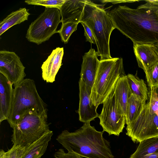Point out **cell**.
Returning a JSON list of instances; mask_svg holds the SVG:
<instances>
[{
    "mask_svg": "<svg viewBox=\"0 0 158 158\" xmlns=\"http://www.w3.org/2000/svg\"><path fill=\"white\" fill-rule=\"evenodd\" d=\"M107 12L115 28L133 44L158 43V16L152 10L119 6Z\"/></svg>",
    "mask_w": 158,
    "mask_h": 158,
    "instance_id": "obj_1",
    "label": "cell"
},
{
    "mask_svg": "<svg viewBox=\"0 0 158 158\" xmlns=\"http://www.w3.org/2000/svg\"><path fill=\"white\" fill-rule=\"evenodd\" d=\"M104 131H97L90 122L84 123L73 132L64 130L57 140L68 152L87 158H114L110 142L103 136Z\"/></svg>",
    "mask_w": 158,
    "mask_h": 158,
    "instance_id": "obj_2",
    "label": "cell"
},
{
    "mask_svg": "<svg viewBox=\"0 0 158 158\" xmlns=\"http://www.w3.org/2000/svg\"><path fill=\"white\" fill-rule=\"evenodd\" d=\"M81 22L85 23L91 30L100 60L112 58L110 53V39L115 28L107 12L98 5L86 0Z\"/></svg>",
    "mask_w": 158,
    "mask_h": 158,
    "instance_id": "obj_3",
    "label": "cell"
},
{
    "mask_svg": "<svg viewBox=\"0 0 158 158\" xmlns=\"http://www.w3.org/2000/svg\"><path fill=\"white\" fill-rule=\"evenodd\" d=\"M31 109L47 114V105L37 92L34 81L26 78L15 86L12 105L7 119L13 128L19 121Z\"/></svg>",
    "mask_w": 158,
    "mask_h": 158,
    "instance_id": "obj_4",
    "label": "cell"
},
{
    "mask_svg": "<svg viewBox=\"0 0 158 158\" xmlns=\"http://www.w3.org/2000/svg\"><path fill=\"white\" fill-rule=\"evenodd\" d=\"M126 75L122 58L100 60L90 95L93 104L97 108L102 104L118 79Z\"/></svg>",
    "mask_w": 158,
    "mask_h": 158,
    "instance_id": "obj_5",
    "label": "cell"
},
{
    "mask_svg": "<svg viewBox=\"0 0 158 158\" xmlns=\"http://www.w3.org/2000/svg\"><path fill=\"white\" fill-rule=\"evenodd\" d=\"M126 134L134 143L158 136V98L148 93V100L137 118L127 125Z\"/></svg>",
    "mask_w": 158,
    "mask_h": 158,
    "instance_id": "obj_6",
    "label": "cell"
},
{
    "mask_svg": "<svg viewBox=\"0 0 158 158\" xmlns=\"http://www.w3.org/2000/svg\"><path fill=\"white\" fill-rule=\"evenodd\" d=\"M47 114L31 109L26 113L13 128V145L25 147L39 139L50 131Z\"/></svg>",
    "mask_w": 158,
    "mask_h": 158,
    "instance_id": "obj_7",
    "label": "cell"
},
{
    "mask_svg": "<svg viewBox=\"0 0 158 158\" xmlns=\"http://www.w3.org/2000/svg\"><path fill=\"white\" fill-rule=\"evenodd\" d=\"M61 17L59 9L45 7L44 11L29 25L26 38L29 41L38 45L48 40L57 33Z\"/></svg>",
    "mask_w": 158,
    "mask_h": 158,
    "instance_id": "obj_8",
    "label": "cell"
},
{
    "mask_svg": "<svg viewBox=\"0 0 158 158\" xmlns=\"http://www.w3.org/2000/svg\"><path fill=\"white\" fill-rule=\"evenodd\" d=\"M114 88L103 102L102 109L98 117L103 131L107 132L109 135L119 136L123 132L126 120L116 100Z\"/></svg>",
    "mask_w": 158,
    "mask_h": 158,
    "instance_id": "obj_9",
    "label": "cell"
},
{
    "mask_svg": "<svg viewBox=\"0 0 158 158\" xmlns=\"http://www.w3.org/2000/svg\"><path fill=\"white\" fill-rule=\"evenodd\" d=\"M25 69L20 58L15 52L0 51V73L14 86L24 79Z\"/></svg>",
    "mask_w": 158,
    "mask_h": 158,
    "instance_id": "obj_10",
    "label": "cell"
},
{
    "mask_svg": "<svg viewBox=\"0 0 158 158\" xmlns=\"http://www.w3.org/2000/svg\"><path fill=\"white\" fill-rule=\"evenodd\" d=\"M98 56L97 52L91 48L82 57L80 78L84 82L86 90L90 95L100 63Z\"/></svg>",
    "mask_w": 158,
    "mask_h": 158,
    "instance_id": "obj_11",
    "label": "cell"
},
{
    "mask_svg": "<svg viewBox=\"0 0 158 158\" xmlns=\"http://www.w3.org/2000/svg\"><path fill=\"white\" fill-rule=\"evenodd\" d=\"M79 104L78 112L79 120L84 123L90 122L98 117L96 107L93 104L90 95L87 92L85 84L80 78L79 81Z\"/></svg>",
    "mask_w": 158,
    "mask_h": 158,
    "instance_id": "obj_12",
    "label": "cell"
},
{
    "mask_svg": "<svg viewBox=\"0 0 158 158\" xmlns=\"http://www.w3.org/2000/svg\"><path fill=\"white\" fill-rule=\"evenodd\" d=\"M133 44V50L139 67L146 72L158 62L154 44Z\"/></svg>",
    "mask_w": 158,
    "mask_h": 158,
    "instance_id": "obj_13",
    "label": "cell"
},
{
    "mask_svg": "<svg viewBox=\"0 0 158 158\" xmlns=\"http://www.w3.org/2000/svg\"><path fill=\"white\" fill-rule=\"evenodd\" d=\"M64 53L63 48L57 47L54 49L42 65V78L47 83H53L62 65Z\"/></svg>",
    "mask_w": 158,
    "mask_h": 158,
    "instance_id": "obj_14",
    "label": "cell"
},
{
    "mask_svg": "<svg viewBox=\"0 0 158 158\" xmlns=\"http://www.w3.org/2000/svg\"><path fill=\"white\" fill-rule=\"evenodd\" d=\"M12 84L0 73V123L7 120L11 109L14 89Z\"/></svg>",
    "mask_w": 158,
    "mask_h": 158,
    "instance_id": "obj_15",
    "label": "cell"
},
{
    "mask_svg": "<svg viewBox=\"0 0 158 158\" xmlns=\"http://www.w3.org/2000/svg\"><path fill=\"white\" fill-rule=\"evenodd\" d=\"M86 0H65L60 10L61 23L78 24L81 21Z\"/></svg>",
    "mask_w": 158,
    "mask_h": 158,
    "instance_id": "obj_16",
    "label": "cell"
},
{
    "mask_svg": "<svg viewBox=\"0 0 158 158\" xmlns=\"http://www.w3.org/2000/svg\"><path fill=\"white\" fill-rule=\"evenodd\" d=\"M53 132L50 130L33 143L25 148L21 158H41L51 139Z\"/></svg>",
    "mask_w": 158,
    "mask_h": 158,
    "instance_id": "obj_17",
    "label": "cell"
},
{
    "mask_svg": "<svg viewBox=\"0 0 158 158\" xmlns=\"http://www.w3.org/2000/svg\"><path fill=\"white\" fill-rule=\"evenodd\" d=\"M132 94L127 75L120 77L115 85L114 94L117 103L125 117L127 102Z\"/></svg>",
    "mask_w": 158,
    "mask_h": 158,
    "instance_id": "obj_18",
    "label": "cell"
},
{
    "mask_svg": "<svg viewBox=\"0 0 158 158\" xmlns=\"http://www.w3.org/2000/svg\"><path fill=\"white\" fill-rule=\"evenodd\" d=\"M30 14L25 8L11 13L0 23V35L13 26L27 20Z\"/></svg>",
    "mask_w": 158,
    "mask_h": 158,
    "instance_id": "obj_19",
    "label": "cell"
},
{
    "mask_svg": "<svg viewBox=\"0 0 158 158\" xmlns=\"http://www.w3.org/2000/svg\"><path fill=\"white\" fill-rule=\"evenodd\" d=\"M146 101L132 94L128 100L127 105L126 120L127 125L136 119L145 106Z\"/></svg>",
    "mask_w": 158,
    "mask_h": 158,
    "instance_id": "obj_20",
    "label": "cell"
},
{
    "mask_svg": "<svg viewBox=\"0 0 158 158\" xmlns=\"http://www.w3.org/2000/svg\"><path fill=\"white\" fill-rule=\"evenodd\" d=\"M158 152V136L142 140L135 152L129 158H141L149 154Z\"/></svg>",
    "mask_w": 158,
    "mask_h": 158,
    "instance_id": "obj_21",
    "label": "cell"
},
{
    "mask_svg": "<svg viewBox=\"0 0 158 158\" xmlns=\"http://www.w3.org/2000/svg\"><path fill=\"white\" fill-rule=\"evenodd\" d=\"M127 76L132 94L147 101L148 90L143 80L139 79L136 75L128 74Z\"/></svg>",
    "mask_w": 158,
    "mask_h": 158,
    "instance_id": "obj_22",
    "label": "cell"
},
{
    "mask_svg": "<svg viewBox=\"0 0 158 158\" xmlns=\"http://www.w3.org/2000/svg\"><path fill=\"white\" fill-rule=\"evenodd\" d=\"M78 24L72 22L62 23L60 29L57 31L61 40L64 44L68 43L72 34L77 30Z\"/></svg>",
    "mask_w": 158,
    "mask_h": 158,
    "instance_id": "obj_23",
    "label": "cell"
},
{
    "mask_svg": "<svg viewBox=\"0 0 158 158\" xmlns=\"http://www.w3.org/2000/svg\"><path fill=\"white\" fill-rule=\"evenodd\" d=\"M65 0H29L25 2L29 5L42 6L46 8H56L60 10Z\"/></svg>",
    "mask_w": 158,
    "mask_h": 158,
    "instance_id": "obj_24",
    "label": "cell"
},
{
    "mask_svg": "<svg viewBox=\"0 0 158 158\" xmlns=\"http://www.w3.org/2000/svg\"><path fill=\"white\" fill-rule=\"evenodd\" d=\"M145 73L149 87L158 88V62Z\"/></svg>",
    "mask_w": 158,
    "mask_h": 158,
    "instance_id": "obj_25",
    "label": "cell"
},
{
    "mask_svg": "<svg viewBox=\"0 0 158 158\" xmlns=\"http://www.w3.org/2000/svg\"><path fill=\"white\" fill-rule=\"evenodd\" d=\"M25 148L13 145L7 152L1 149L0 158H21L24 153Z\"/></svg>",
    "mask_w": 158,
    "mask_h": 158,
    "instance_id": "obj_26",
    "label": "cell"
},
{
    "mask_svg": "<svg viewBox=\"0 0 158 158\" xmlns=\"http://www.w3.org/2000/svg\"><path fill=\"white\" fill-rule=\"evenodd\" d=\"M54 156L55 158H82V156L74 152H65L62 148L56 152Z\"/></svg>",
    "mask_w": 158,
    "mask_h": 158,
    "instance_id": "obj_27",
    "label": "cell"
},
{
    "mask_svg": "<svg viewBox=\"0 0 158 158\" xmlns=\"http://www.w3.org/2000/svg\"><path fill=\"white\" fill-rule=\"evenodd\" d=\"M81 23L84 29V35L86 41L91 44H96V42L92 32L89 28L84 23L81 22Z\"/></svg>",
    "mask_w": 158,
    "mask_h": 158,
    "instance_id": "obj_28",
    "label": "cell"
},
{
    "mask_svg": "<svg viewBox=\"0 0 158 158\" xmlns=\"http://www.w3.org/2000/svg\"><path fill=\"white\" fill-rule=\"evenodd\" d=\"M146 3L140 5L137 8L148 9L153 11L158 16V5L151 3L147 1H145Z\"/></svg>",
    "mask_w": 158,
    "mask_h": 158,
    "instance_id": "obj_29",
    "label": "cell"
},
{
    "mask_svg": "<svg viewBox=\"0 0 158 158\" xmlns=\"http://www.w3.org/2000/svg\"><path fill=\"white\" fill-rule=\"evenodd\" d=\"M141 158H158V152L148 154Z\"/></svg>",
    "mask_w": 158,
    "mask_h": 158,
    "instance_id": "obj_30",
    "label": "cell"
},
{
    "mask_svg": "<svg viewBox=\"0 0 158 158\" xmlns=\"http://www.w3.org/2000/svg\"><path fill=\"white\" fill-rule=\"evenodd\" d=\"M154 44L155 47L156 51L158 55V43Z\"/></svg>",
    "mask_w": 158,
    "mask_h": 158,
    "instance_id": "obj_31",
    "label": "cell"
},
{
    "mask_svg": "<svg viewBox=\"0 0 158 158\" xmlns=\"http://www.w3.org/2000/svg\"><path fill=\"white\" fill-rule=\"evenodd\" d=\"M154 2L156 4L158 5V0H155Z\"/></svg>",
    "mask_w": 158,
    "mask_h": 158,
    "instance_id": "obj_32",
    "label": "cell"
},
{
    "mask_svg": "<svg viewBox=\"0 0 158 158\" xmlns=\"http://www.w3.org/2000/svg\"><path fill=\"white\" fill-rule=\"evenodd\" d=\"M156 93L158 97V88L156 89Z\"/></svg>",
    "mask_w": 158,
    "mask_h": 158,
    "instance_id": "obj_33",
    "label": "cell"
}]
</instances>
